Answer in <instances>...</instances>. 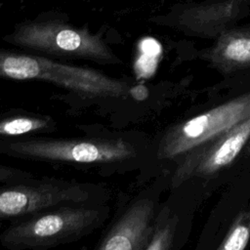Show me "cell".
Instances as JSON below:
<instances>
[{
	"label": "cell",
	"instance_id": "6da1fadb",
	"mask_svg": "<svg viewBox=\"0 0 250 250\" xmlns=\"http://www.w3.org/2000/svg\"><path fill=\"white\" fill-rule=\"evenodd\" d=\"M145 148L135 133L105 128L85 136L57 138L34 135L0 140V155L94 171L103 177L125 174L140 164Z\"/></svg>",
	"mask_w": 250,
	"mask_h": 250
},
{
	"label": "cell",
	"instance_id": "7a4b0ae2",
	"mask_svg": "<svg viewBox=\"0 0 250 250\" xmlns=\"http://www.w3.org/2000/svg\"><path fill=\"white\" fill-rule=\"evenodd\" d=\"M0 80L49 83L86 105L122 102L134 84L130 78L113 77L96 68L5 48H0Z\"/></svg>",
	"mask_w": 250,
	"mask_h": 250
},
{
	"label": "cell",
	"instance_id": "3957f363",
	"mask_svg": "<svg viewBox=\"0 0 250 250\" xmlns=\"http://www.w3.org/2000/svg\"><path fill=\"white\" fill-rule=\"evenodd\" d=\"M2 40L19 50L61 61H87L104 65L122 64V59L104 35L76 26L59 14L44 13L16 23Z\"/></svg>",
	"mask_w": 250,
	"mask_h": 250
},
{
	"label": "cell",
	"instance_id": "277c9868",
	"mask_svg": "<svg viewBox=\"0 0 250 250\" xmlns=\"http://www.w3.org/2000/svg\"><path fill=\"white\" fill-rule=\"evenodd\" d=\"M110 213L108 202L53 206L7 224L0 245L8 250H46L77 242L104 227Z\"/></svg>",
	"mask_w": 250,
	"mask_h": 250
},
{
	"label": "cell",
	"instance_id": "5b68a950",
	"mask_svg": "<svg viewBox=\"0 0 250 250\" xmlns=\"http://www.w3.org/2000/svg\"><path fill=\"white\" fill-rule=\"evenodd\" d=\"M110 192L100 183L53 176L0 184V227L47 208L67 203L108 202Z\"/></svg>",
	"mask_w": 250,
	"mask_h": 250
},
{
	"label": "cell",
	"instance_id": "8992f818",
	"mask_svg": "<svg viewBox=\"0 0 250 250\" xmlns=\"http://www.w3.org/2000/svg\"><path fill=\"white\" fill-rule=\"evenodd\" d=\"M250 116V93L169 127L154 148L156 160L180 159Z\"/></svg>",
	"mask_w": 250,
	"mask_h": 250
},
{
	"label": "cell",
	"instance_id": "52a82bcc",
	"mask_svg": "<svg viewBox=\"0 0 250 250\" xmlns=\"http://www.w3.org/2000/svg\"><path fill=\"white\" fill-rule=\"evenodd\" d=\"M156 201L140 193L123 205L106 225L96 250H146L156 218Z\"/></svg>",
	"mask_w": 250,
	"mask_h": 250
},
{
	"label": "cell",
	"instance_id": "ba28073f",
	"mask_svg": "<svg viewBox=\"0 0 250 250\" xmlns=\"http://www.w3.org/2000/svg\"><path fill=\"white\" fill-rule=\"evenodd\" d=\"M249 141L250 116L212 142L181 157L172 176L171 188L192 177L209 176L229 166Z\"/></svg>",
	"mask_w": 250,
	"mask_h": 250
},
{
	"label": "cell",
	"instance_id": "9c48e42d",
	"mask_svg": "<svg viewBox=\"0 0 250 250\" xmlns=\"http://www.w3.org/2000/svg\"><path fill=\"white\" fill-rule=\"evenodd\" d=\"M241 13V0H211L187 8L172 19L159 18L152 21L173 25L193 36L218 37L228 30Z\"/></svg>",
	"mask_w": 250,
	"mask_h": 250
},
{
	"label": "cell",
	"instance_id": "30bf717a",
	"mask_svg": "<svg viewBox=\"0 0 250 250\" xmlns=\"http://www.w3.org/2000/svg\"><path fill=\"white\" fill-rule=\"evenodd\" d=\"M205 58L213 67L224 73L250 68V28L224 31Z\"/></svg>",
	"mask_w": 250,
	"mask_h": 250
},
{
	"label": "cell",
	"instance_id": "8fae6325",
	"mask_svg": "<svg viewBox=\"0 0 250 250\" xmlns=\"http://www.w3.org/2000/svg\"><path fill=\"white\" fill-rule=\"evenodd\" d=\"M59 124L49 114L22 108H11L0 112V140L57 132Z\"/></svg>",
	"mask_w": 250,
	"mask_h": 250
},
{
	"label": "cell",
	"instance_id": "7c38bea8",
	"mask_svg": "<svg viewBox=\"0 0 250 250\" xmlns=\"http://www.w3.org/2000/svg\"><path fill=\"white\" fill-rule=\"evenodd\" d=\"M176 219L169 216L168 210L163 209L155 218L152 233L146 250H169L172 248Z\"/></svg>",
	"mask_w": 250,
	"mask_h": 250
},
{
	"label": "cell",
	"instance_id": "4fadbf2b",
	"mask_svg": "<svg viewBox=\"0 0 250 250\" xmlns=\"http://www.w3.org/2000/svg\"><path fill=\"white\" fill-rule=\"evenodd\" d=\"M250 239V217L248 214L241 215L221 245L219 250H243L246 248Z\"/></svg>",
	"mask_w": 250,
	"mask_h": 250
},
{
	"label": "cell",
	"instance_id": "5bb4252c",
	"mask_svg": "<svg viewBox=\"0 0 250 250\" xmlns=\"http://www.w3.org/2000/svg\"><path fill=\"white\" fill-rule=\"evenodd\" d=\"M34 176H36V174L31 171L0 163V184L23 181Z\"/></svg>",
	"mask_w": 250,
	"mask_h": 250
},
{
	"label": "cell",
	"instance_id": "9a60e30c",
	"mask_svg": "<svg viewBox=\"0 0 250 250\" xmlns=\"http://www.w3.org/2000/svg\"><path fill=\"white\" fill-rule=\"evenodd\" d=\"M148 96L147 88L143 84H133L129 90L128 98H132L135 101H144Z\"/></svg>",
	"mask_w": 250,
	"mask_h": 250
}]
</instances>
